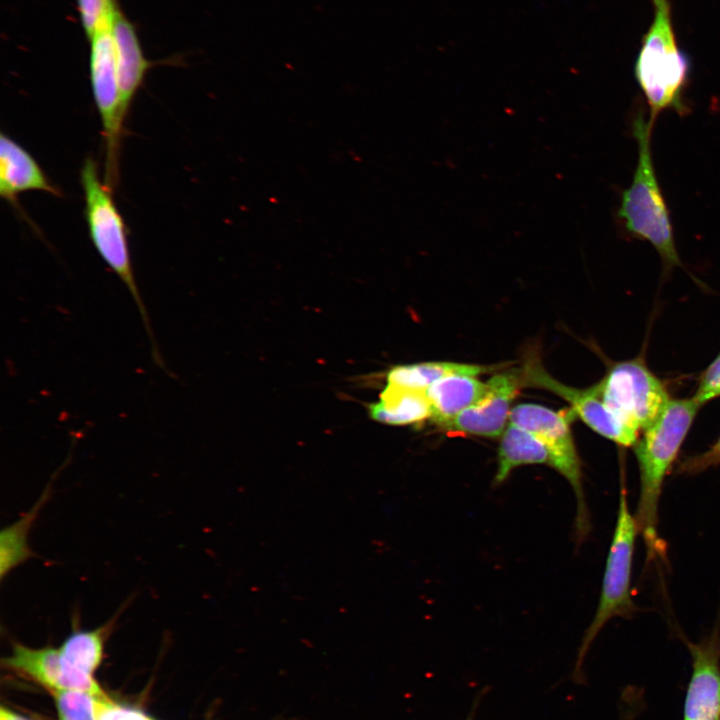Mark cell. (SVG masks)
Listing matches in <instances>:
<instances>
[{
  "label": "cell",
  "mask_w": 720,
  "mask_h": 720,
  "mask_svg": "<svg viewBox=\"0 0 720 720\" xmlns=\"http://www.w3.org/2000/svg\"><path fill=\"white\" fill-rule=\"evenodd\" d=\"M533 464L550 466L549 450L534 434L509 422L498 447L494 485L505 482L515 468Z\"/></svg>",
  "instance_id": "e0dca14e"
},
{
  "label": "cell",
  "mask_w": 720,
  "mask_h": 720,
  "mask_svg": "<svg viewBox=\"0 0 720 720\" xmlns=\"http://www.w3.org/2000/svg\"><path fill=\"white\" fill-rule=\"evenodd\" d=\"M495 366L432 361L392 367L386 374V384L426 391L434 382L453 374L478 376L491 372Z\"/></svg>",
  "instance_id": "ac0fdd59"
},
{
  "label": "cell",
  "mask_w": 720,
  "mask_h": 720,
  "mask_svg": "<svg viewBox=\"0 0 720 720\" xmlns=\"http://www.w3.org/2000/svg\"><path fill=\"white\" fill-rule=\"evenodd\" d=\"M683 641L691 655L692 673L687 686L683 720L720 718V626L699 642Z\"/></svg>",
  "instance_id": "8fae6325"
},
{
  "label": "cell",
  "mask_w": 720,
  "mask_h": 720,
  "mask_svg": "<svg viewBox=\"0 0 720 720\" xmlns=\"http://www.w3.org/2000/svg\"><path fill=\"white\" fill-rule=\"evenodd\" d=\"M713 720H720V718H717V719H713Z\"/></svg>",
  "instance_id": "f1b7e54d"
},
{
  "label": "cell",
  "mask_w": 720,
  "mask_h": 720,
  "mask_svg": "<svg viewBox=\"0 0 720 720\" xmlns=\"http://www.w3.org/2000/svg\"><path fill=\"white\" fill-rule=\"evenodd\" d=\"M139 710L113 702L109 697L97 698L96 720H148Z\"/></svg>",
  "instance_id": "d4e9b609"
},
{
  "label": "cell",
  "mask_w": 720,
  "mask_h": 720,
  "mask_svg": "<svg viewBox=\"0 0 720 720\" xmlns=\"http://www.w3.org/2000/svg\"><path fill=\"white\" fill-rule=\"evenodd\" d=\"M596 386L608 408L638 433L656 420L671 399L640 357L613 364Z\"/></svg>",
  "instance_id": "8992f818"
},
{
  "label": "cell",
  "mask_w": 720,
  "mask_h": 720,
  "mask_svg": "<svg viewBox=\"0 0 720 720\" xmlns=\"http://www.w3.org/2000/svg\"><path fill=\"white\" fill-rule=\"evenodd\" d=\"M62 196L35 158L5 133L0 134V196L17 206L18 196L27 191Z\"/></svg>",
  "instance_id": "4fadbf2b"
},
{
  "label": "cell",
  "mask_w": 720,
  "mask_h": 720,
  "mask_svg": "<svg viewBox=\"0 0 720 720\" xmlns=\"http://www.w3.org/2000/svg\"><path fill=\"white\" fill-rule=\"evenodd\" d=\"M701 406L691 398H671L656 420L639 437L634 448L640 489L635 519L646 547L647 562L664 552L658 534V507L664 480Z\"/></svg>",
  "instance_id": "6da1fadb"
},
{
  "label": "cell",
  "mask_w": 720,
  "mask_h": 720,
  "mask_svg": "<svg viewBox=\"0 0 720 720\" xmlns=\"http://www.w3.org/2000/svg\"><path fill=\"white\" fill-rule=\"evenodd\" d=\"M89 74L105 144V183L113 190L119 181L120 145L125 120L121 115L120 90L111 26L88 39Z\"/></svg>",
  "instance_id": "ba28073f"
},
{
  "label": "cell",
  "mask_w": 720,
  "mask_h": 720,
  "mask_svg": "<svg viewBox=\"0 0 720 720\" xmlns=\"http://www.w3.org/2000/svg\"><path fill=\"white\" fill-rule=\"evenodd\" d=\"M148 720H153V719L149 718Z\"/></svg>",
  "instance_id": "f546056e"
},
{
  "label": "cell",
  "mask_w": 720,
  "mask_h": 720,
  "mask_svg": "<svg viewBox=\"0 0 720 720\" xmlns=\"http://www.w3.org/2000/svg\"><path fill=\"white\" fill-rule=\"evenodd\" d=\"M717 397H720V354L702 374L693 396L700 406Z\"/></svg>",
  "instance_id": "cb8c5ba5"
},
{
  "label": "cell",
  "mask_w": 720,
  "mask_h": 720,
  "mask_svg": "<svg viewBox=\"0 0 720 720\" xmlns=\"http://www.w3.org/2000/svg\"><path fill=\"white\" fill-rule=\"evenodd\" d=\"M51 694L54 697L59 718L96 720V702L99 697L76 690L54 691Z\"/></svg>",
  "instance_id": "7402d4cb"
},
{
  "label": "cell",
  "mask_w": 720,
  "mask_h": 720,
  "mask_svg": "<svg viewBox=\"0 0 720 720\" xmlns=\"http://www.w3.org/2000/svg\"><path fill=\"white\" fill-rule=\"evenodd\" d=\"M111 35L115 48L121 115L125 120L153 63L145 57L135 26L121 9L113 18Z\"/></svg>",
  "instance_id": "7c38bea8"
},
{
  "label": "cell",
  "mask_w": 720,
  "mask_h": 720,
  "mask_svg": "<svg viewBox=\"0 0 720 720\" xmlns=\"http://www.w3.org/2000/svg\"><path fill=\"white\" fill-rule=\"evenodd\" d=\"M486 396L439 428L448 434L496 438L509 421L511 404L523 385L521 369L493 375Z\"/></svg>",
  "instance_id": "30bf717a"
},
{
  "label": "cell",
  "mask_w": 720,
  "mask_h": 720,
  "mask_svg": "<svg viewBox=\"0 0 720 720\" xmlns=\"http://www.w3.org/2000/svg\"><path fill=\"white\" fill-rule=\"evenodd\" d=\"M720 464V437L702 453L687 456L679 462L678 474L696 475Z\"/></svg>",
  "instance_id": "603a6c76"
},
{
  "label": "cell",
  "mask_w": 720,
  "mask_h": 720,
  "mask_svg": "<svg viewBox=\"0 0 720 720\" xmlns=\"http://www.w3.org/2000/svg\"><path fill=\"white\" fill-rule=\"evenodd\" d=\"M0 720H30L11 709L1 706L0 708Z\"/></svg>",
  "instance_id": "484cf974"
},
{
  "label": "cell",
  "mask_w": 720,
  "mask_h": 720,
  "mask_svg": "<svg viewBox=\"0 0 720 720\" xmlns=\"http://www.w3.org/2000/svg\"><path fill=\"white\" fill-rule=\"evenodd\" d=\"M524 386L548 390L571 405V410L599 435L623 447H633L640 433L625 425L604 403L596 384L579 389L567 386L543 367L540 359L529 357L521 368Z\"/></svg>",
  "instance_id": "9c48e42d"
},
{
  "label": "cell",
  "mask_w": 720,
  "mask_h": 720,
  "mask_svg": "<svg viewBox=\"0 0 720 720\" xmlns=\"http://www.w3.org/2000/svg\"><path fill=\"white\" fill-rule=\"evenodd\" d=\"M3 665L37 682L50 693L70 690L59 648H30L14 643L12 653L3 659Z\"/></svg>",
  "instance_id": "9a60e30c"
},
{
  "label": "cell",
  "mask_w": 720,
  "mask_h": 720,
  "mask_svg": "<svg viewBox=\"0 0 720 720\" xmlns=\"http://www.w3.org/2000/svg\"><path fill=\"white\" fill-rule=\"evenodd\" d=\"M488 392L487 382L476 376L453 374L434 382L427 390L430 420L440 427L475 405Z\"/></svg>",
  "instance_id": "5bb4252c"
},
{
  "label": "cell",
  "mask_w": 720,
  "mask_h": 720,
  "mask_svg": "<svg viewBox=\"0 0 720 720\" xmlns=\"http://www.w3.org/2000/svg\"><path fill=\"white\" fill-rule=\"evenodd\" d=\"M114 622L115 618L93 630H73L59 647L64 662L93 675L102 662L105 641Z\"/></svg>",
  "instance_id": "d6986e66"
},
{
  "label": "cell",
  "mask_w": 720,
  "mask_h": 720,
  "mask_svg": "<svg viewBox=\"0 0 720 720\" xmlns=\"http://www.w3.org/2000/svg\"><path fill=\"white\" fill-rule=\"evenodd\" d=\"M368 415L387 425H410L431 417L426 391L386 384L379 401L368 405Z\"/></svg>",
  "instance_id": "2e32d148"
},
{
  "label": "cell",
  "mask_w": 720,
  "mask_h": 720,
  "mask_svg": "<svg viewBox=\"0 0 720 720\" xmlns=\"http://www.w3.org/2000/svg\"><path fill=\"white\" fill-rule=\"evenodd\" d=\"M639 534L635 515L631 513L625 481H621L616 524L608 551L599 603L594 618L582 639L575 674L596 636L615 617L630 618L638 611L633 601L631 577L636 537Z\"/></svg>",
  "instance_id": "5b68a950"
},
{
  "label": "cell",
  "mask_w": 720,
  "mask_h": 720,
  "mask_svg": "<svg viewBox=\"0 0 720 720\" xmlns=\"http://www.w3.org/2000/svg\"><path fill=\"white\" fill-rule=\"evenodd\" d=\"M80 182L84 194V215L90 239L102 260L129 290L150 340L152 359L158 367L168 372L134 276L125 222L113 199V190L101 181L97 162L91 157L86 158L82 165Z\"/></svg>",
  "instance_id": "3957f363"
},
{
  "label": "cell",
  "mask_w": 720,
  "mask_h": 720,
  "mask_svg": "<svg viewBox=\"0 0 720 720\" xmlns=\"http://www.w3.org/2000/svg\"><path fill=\"white\" fill-rule=\"evenodd\" d=\"M654 123L642 107L633 119L638 160L632 183L622 192L618 218L632 237L649 242L658 252L665 271L682 266L676 249L669 210L661 191L651 152Z\"/></svg>",
  "instance_id": "7a4b0ae2"
},
{
  "label": "cell",
  "mask_w": 720,
  "mask_h": 720,
  "mask_svg": "<svg viewBox=\"0 0 720 720\" xmlns=\"http://www.w3.org/2000/svg\"><path fill=\"white\" fill-rule=\"evenodd\" d=\"M653 21L645 34L635 62V78L649 105L650 120L665 110L687 112L684 92L689 79V60L678 46L668 0H652Z\"/></svg>",
  "instance_id": "277c9868"
},
{
  "label": "cell",
  "mask_w": 720,
  "mask_h": 720,
  "mask_svg": "<svg viewBox=\"0 0 720 720\" xmlns=\"http://www.w3.org/2000/svg\"><path fill=\"white\" fill-rule=\"evenodd\" d=\"M467 720H472V718H471V717H468Z\"/></svg>",
  "instance_id": "83f0119b"
},
{
  "label": "cell",
  "mask_w": 720,
  "mask_h": 720,
  "mask_svg": "<svg viewBox=\"0 0 720 720\" xmlns=\"http://www.w3.org/2000/svg\"><path fill=\"white\" fill-rule=\"evenodd\" d=\"M576 416L533 404H518L510 412L509 422L538 437L551 456L550 466L558 471L571 485L576 497V532L578 539L590 531V521L582 485L581 462L570 429V420Z\"/></svg>",
  "instance_id": "52a82bcc"
},
{
  "label": "cell",
  "mask_w": 720,
  "mask_h": 720,
  "mask_svg": "<svg viewBox=\"0 0 720 720\" xmlns=\"http://www.w3.org/2000/svg\"><path fill=\"white\" fill-rule=\"evenodd\" d=\"M79 19L87 39L109 28L120 9L116 0H76Z\"/></svg>",
  "instance_id": "44dd1931"
},
{
  "label": "cell",
  "mask_w": 720,
  "mask_h": 720,
  "mask_svg": "<svg viewBox=\"0 0 720 720\" xmlns=\"http://www.w3.org/2000/svg\"><path fill=\"white\" fill-rule=\"evenodd\" d=\"M59 720H70V719H66V718H59Z\"/></svg>",
  "instance_id": "4316f807"
},
{
  "label": "cell",
  "mask_w": 720,
  "mask_h": 720,
  "mask_svg": "<svg viewBox=\"0 0 720 720\" xmlns=\"http://www.w3.org/2000/svg\"><path fill=\"white\" fill-rule=\"evenodd\" d=\"M46 497V494L43 495L41 500L21 519L2 530L0 536V570L2 579L12 569L32 556L28 547L27 536L32 522Z\"/></svg>",
  "instance_id": "ffe728a7"
}]
</instances>
